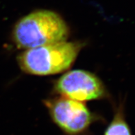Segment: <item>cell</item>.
<instances>
[{"label": "cell", "instance_id": "obj_4", "mask_svg": "<svg viewBox=\"0 0 135 135\" xmlns=\"http://www.w3.org/2000/svg\"><path fill=\"white\" fill-rule=\"evenodd\" d=\"M55 90L61 97L79 102L89 101L105 98V86L98 76L84 70L66 72L58 79Z\"/></svg>", "mask_w": 135, "mask_h": 135}, {"label": "cell", "instance_id": "obj_2", "mask_svg": "<svg viewBox=\"0 0 135 135\" xmlns=\"http://www.w3.org/2000/svg\"><path fill=\"white\" fill-rule=\"evenodd\" d=\"M82 47L78 42H59L25 50L17 56L22 71L35 75L60 74L71 67Z\"/></svg>", "mask_w": 135, "mask_h": 135}, {"label": "cell", "instance_id": "obj_3", "mask_svg": "<svg viewBox=\"0 0 135 135\" xmlns=\"http://www.w3.org/2000/svg\"><path fill=\"white\" fill-rule=\"evenodd\" d=\"M45 105L54 123L66 135H83L94 120L82 102L61 97L45 100Z\"/></svg>", "mask_w": 135, "mask_h": 135}, {"label": "cell", "instance_id": "obj_1", "mask_svg": "<svg viewBox=\"0 0 135 135\" xmlns=\"http://www.w3.org/2000/svg\"><path fill=\"white\" fill-rule=\"evenodd\" d=\"M69 29L62 17L49 10L33 11L21 18L12 31L17 47L29 50L67 40Z\"/></svg>", "mask_w": 135, "mask_h": 135}, {"label": "cell", "instance_id": "obj_5", "mask_svg": "<svg viewBox=\"0 0 135 135\" xmlns=\"http://www.w3.org/2000/svg\"><path fill=\"white\" fill-rule=\"evenodd\" d=\"M104 135H132L128 124L126 121L123 104H120L112 122L106 129Z\"/></svg>", "mask_w": 135, "mask_h": 135}]
</instances>
